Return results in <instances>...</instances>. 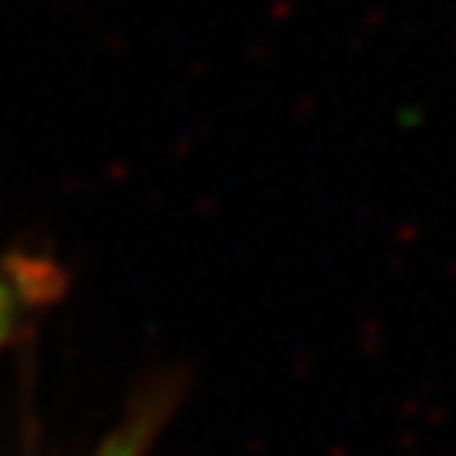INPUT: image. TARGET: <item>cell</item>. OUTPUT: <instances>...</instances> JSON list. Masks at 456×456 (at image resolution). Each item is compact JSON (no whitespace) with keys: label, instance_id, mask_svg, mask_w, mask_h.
I'll use <instances>...</instances> for the list:
<instances>
[{"label":"cell","instance_id":"6da1fadb","mask_svg":"<svg viewBox=\"0 0 456 456\" xmlns=\"http://www.w3.org/2000/svg\"><path fill=\"white\" fill-rule=\"evenodd\" d=\"M22 309H26V281L8 263H0V353H4L8 338L15 334Z\"/></svg>","mask_w":456,"mask_h":456}]
</instances>
